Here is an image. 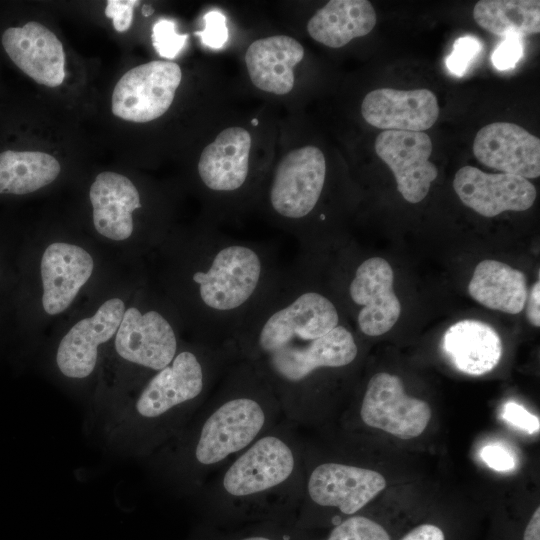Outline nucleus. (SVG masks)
<instances>
[{"mask_svg": "<svg viewBox=\"0 0 540 540\" xmlns=\"http://www.w3.org/2000/svg\"><path fill=\"white\" fill-rule=\"evenodd\" d=\"M303 263L281 269L230 343L298 427L316 417L323 374L352 366L359 355L335 301L309 280Z\"/></svg>", "mask_w": 540, "mask_h": 540, "instance_id": "nucleus-1", "label": "nucleus"}, {"mask_svg": "<svg viewBox=\"0 0 540 540\" xmlns=\"http://www.w3.org/2000/svg\"><path fill=\"white\" fill-rule=\"evenodd\" d=\"M176 253L171 289L196 341L213 345H230L282 269L269 245L214 231L179 244Z\"/></svg>", "mask_w": 540, "mask_h": 540, "instance_id": "nucleus-2", "label": "nucleus"}, {"mask_svg": "<svg viewBox=\"0 0 540 540\" xmlns=\"http://www.w3.org/2000/svg\"><path fill=\"white\" fill-rule=\"evenodd\" d=\"M266 382L236 360L207 400L174 436L167 471L184 490L197 494L206 481L283 419Z\"/></svg>", "mask_w": 540, "mask_h": 540, "instance_id": "nucleus-3", "label": "nucleus"}, {"mask_svg": "<svg viewBox=\"0 0 540 540\" xmlns=\"http://www.w3.org/2000/svg\"><path fill=\"white\" fill-rule=\"evenodd\" d=\"M281 419L210 477L196 496L212 514L248 519L294 515L305 483L304 440Z\"/></svg>", "mask_w": 540, "mask_h": 540, "instance_id": "nucleus-4", "label": "nucleus"}, {"mask_svg": "<svg viewBox=\"0 0 540 540\" xmlns=\"http://www.w3.org/2000/svg\"><path fill=\"white\" fill-rule=\"evenodd\" d=\"M237 360L231 345L200 341L179 348L173 360L150 376L134 404L146 441L159 444L174 437L207 400Z\"/></svg>", "mask_w": 540, "mask_h": 540, "instance_id": "nucleus-5", "label": "nucleus"}, {"mask_svg": "<svg viewBox=\"0 0 540 540\" xmlns=\"http://www.w3.org/2000/svg\"><path fill=\"white\" fill-rule=\"evenodd\" d=\"M305 483L301 512L335 509L352 516L386 487L376 470L340 461H314L304 453Z\"/></svg>", "mask_w": 540, "mask_h": 540, "instance_id": "nucleus-6", "label": "nucleus"}, {"mask_svg": "<svg viewBox=\"0 0 540 540\" xmlns=\"http://www.w3.org/2000/svg\"><path fill=\"white\" fill-rule=\"evenodd\" d=\"M326 181V160L315 146L286 154L278 163L268 190L269 206L282 221H305L315 210Z\"/></svg>", "mask_w": 540, "mask_h": 540, "instance_id": "nucleus-7", "label": "nucleus"}, {"mask_svg": "<svg viewBox=\"0 0 540 540\" xmlns=\"http://www.w3.org/2000/svg\"><path fill=\"white\" fill-rule=\"evenodd\" d=\"M181 79V69L172 61L155 60L136 66L115 85L112 112L135 123L157 119L171 106Z\"/></svg>", "mask_w": 540, "mask_h": 540, "instance_id": "nucleus-8", "label": "nucleus"}, {"mask_svg": "<svg viewBox=\"0 0 540 540\" xmlns=\"http://www.w3.org/2000/svg\"><path fill=\"white\" fill-rule=\"evenodd\" d=\"M358 414L367 427L401 439L421 435L432 415L427 402L407 395L402 380L386 372L376 373L369 379Z\"/></svg>", "mask_w": 540, "mask_h": 540, "instance_id": "nucleus-9", "label": "nucleus"}, {"mask_svg": "<svg viewBox=\"0 0 540 540\" xmlns=\"http://www.w3.org/2000/svg\"><path fill=\"white\" fill-rule=\"evenodd\" d=\"M179 348L175 324L162 310H125L115 334V350L123 360L153 375L170 364Z\"/></svg>", "mask_w": 540, "mask_h": 540, "instance_id": "nucleus-10", "label": "nucleus"}, {"mask_svg": "<svg viewBox=\"0 0 540 540\" xmlns=\"http://www.w3.org/2000/svg\"><path fill=\"white\" fill-rule=\"evenodd\" d=\"M393 282L392 267L381 257L367 258L355 268L347 292L351 303L359 307L356 321L364 335L380 336L397 322L401 304Z\"/></svg>", "mask_w": 540, "mask_h": 540, "instance_id": "nucleus-11", "label": "nucleus"}, {"mask_svg": "<svg viewBox=\"0 0 540 540\" xmlns=\"http://www.w3.org/2000/svg\"><path fill=\"white\" fill-rule=\"evenodd\" d=\"M375 151L391 169L397 190L413 204L428 194L438 176L437 167L429 161L432 141L425 132L385 130L375 140Z\"/></svg>", "mask_w": 540, "mask_h": 540, "instance_id": "nucleus-12", "label": "nucleus"}, {"mask_svg": "<svg viewBox=\"0 0 540 540\" xmlns=\"http://www.w3.org/2000/svg\"><path fill=\"white\" fill-rule=\"evenodd\" d=\"M453 188L461 202L484 217L505 211H525L536 199V188L520 176L486 173L473 166H463L456 173Z\"/></svg>", "mask_w": 540, "mask_h": 540, "instance_id": "nucleus-13", "label": "nucleus"}, {"mask_svg": "<svg viewBox=\"0 0 540 540\" xmlns=\"http://www.w3.org/2000/svg\"><path fill=\"white\" fill-rule=\"evenodd\" d=\"M124 312V301L115 297L74 324L57 348L56 363L61 373L72 379L88 377L97 364L99 346L116 334Z\"/></svg>", "mask_w": 540, "mask_h": 540, "instance_id": "nucleus-14", "label": "nucleus"}, {"mask_svg": "<svg viewBox=\"0 0 540 540\" xmlns=\"http://www.w3.org/2000/svg\"><path fill=\"white\" fill-rule=\"evenodd\" d=\"M473 153L483 165L525 179L540 176V140L523 127L494 122L481 128Z\"/></svg>", "mask_w": 540, "mask_h": 540, "instance_id": "nucleus-15", "label": "nucleus"}, {"mask_svg": "<svg viewBox=\"0 0 540 540\" xmlns=\"http://www.w3.org/2000/svg\"><path fill=\"white\" fill-rule=\"evenodd\" d=\"M435 94L428 89L379 88L366 94L361 104L364 120L379 129L423 132L439 116Z\"/></svg>", "mask_w": 540, "mask_h": 540, "instance_id": "nucleus-16", "label": "nucleus"}, {"mask_svg": "<svg viewBox=\"0 0 540 540\" xmlns=\"http://www.w3.org/2000/svg\"><path fill=\"white\" fill-rule=\"evenodd\" d=\"M2 44L14 64L38 84L57 87L65 78V53L57 36L47 27L30 21L10 27Z\"/></svg>", "mask_w": 540, "mask_h": 540, "instance_id": "nucleus-17", "label": "nucleus"}, {"mask_svg": "<svg viewBox=\"0 0 540 540\" xmlns=\"http://www.w3.org/2000/svg\"><path fill=\"white\" fill-rule=\"evenodd\" d=\"M93 258L84 248L65 242L47 246L41 258L42 306L49 315L65 311L92 275Z\"/></svg>", "mask_w": 540, "mask_h": 540, "instance_id": "nucleus-18", "label": "nucleus"}, {"mask_svg": "<svg viewBox=\"0 0 540 540\" xmlns=\"http://www.w3.org/2000/svg\"><path fill=\"white\" fill-rule=\"evenodd\" d=\"M251 141L247 130L229 127L204 148L197 169L208 190L230 194L244 187L249 173Z\"/></svg>", "mask_w": 540, "mask_h": 540, "instance_id": "nucleus-19", "label": "nucleus"}, {"mask_svg": "<svg viewBox=\"0 0 540 540\" xmlns=\"http://www.w3.org/2000/svg\"><path fill=\"white\" fill-rule=\"evenodd\" d=\"M89 196L97 232L115 241L128 239L134 230L132 214L141 207L133 182L116 172H101L92 183Z\"/></svg>", "mask_w": 540, "mask_h": 540, "instance_id": "nucleus-20", "label": "nucleus"}, {"mask_svg": "<svg viewBox=\"0 0 540 540\" xmlns=\"http://www.w3.org/2000/svg\"><path fill=\"white\" fill-rule=\"evenodd\" d=\"M303 57L304 48L297 40L275 35L254 41L246 51L245 62L255 87L284 95L293 89L294 67Z\"/></svg>", "mask_w": 540, "mask_h": 540, "instance_id": "nucleus-21", "label": "nucleus"}, {"mask_svg": "<svg viewBox=\"0 0 540 540\" xmlns=\"http://www.w3.org/2000/svg\"><path fill=\"white\" fill-rule=\"evenodd\" d=\"M442 349L458 371L480 376L498 365L503 346L492 326L479 320L464 319L446 330Z\"/></svg>", "mask_w": 540, "mask_h": 540, "instance_id": "nucleus-22", "label": "nucleus"}, {"mask_svg": "<svg viewBox=\"0 0 540 540\" xmlns=\"http://www.w3.org/2000/svg\"><path fill=\"white\" fill-rule=\"evenodd\" d=\"M376 19V12L367 0H331L310 18L307 31L315 41L340 48L370 33Z\"/></svg>", "mask_w": 540, "mask_h": 540, "instance_id": "nucleus-23", "label": "nucleus"}, {"mask_svg": "<svg viewBox=\"0 0 540 540\" xmlns=\"http://www.w3.org/2000/svg\"><path fill=\"white\" fill-rule=\"evenodd\" d=\"M468 292L489 309L518 314L526 304L527 279L520 270L501 261L487 259L475 267Z\"/></svg>", "mask_w": 540, "mask_h": 540, "instance_id": "nucleus-24", "label": "nucleus"}, {"mask_svg": "<svg viewBox=\"0 0 540 540\" xmlns=\"http://www.w3.org/2000/svg\"><path fill=\"white\" fill-rule=\"evenodd\" d=\"M60 164L52 155L39 151L0 153V194L24 195L52 183Z\"/></svg>", "mask_w": 540, "mask_h": 540, "instance_id": "nucleus-25", "label": "nucleus"}, {"mask_svg": "<svg viewBox=\"0 0 540 540\" xmlns=\"http://www.w3.org/2000/svg\"><path fill=\"white\" fill-rule=\"evenodd\" d=\"M475 22L491 34L526 36L540 32V1L481 0L473 8Z\"/></svg>", "mask_w": 540, "mask_h": 540, "instance_id": "nucleus-26", "label": "nucleus"}, {"mask_svg": "<svg viewBox=\"0 0 540 540\" xmlns=\"http://www.w3.org/2000/svg\"><path fill=\"white\" fill-rule=\"evenodd\" d=\"M326 540H391L387 531L374 520L352 515L336 525Z\"/></svg>", "mask_w": 540, "mask_h": 540, "instance_id": "nucleus-27", "label": "nucleus"}, {"mask_svg": "<svg viewBox=\"0 0 540 540\" xmlns=\"http://www.w3.org/2000/svg\"><path fill=\"white\" fill-rule=\"evenodd\" d=\"M151 39L162 58L174 59L185 46L188 34L177 33L174 21L160 19L153 25Z\"/></svg>", "mask_w": 540, "mask_h": 540, "instance_id": "nucleus-28", "label": "nucleus"}, {"mask_svg": "<svg viewBox=\"0 0 540 540\" xmlns=\"http://www.w3.org/2000/svg\"><path fill=\"white\" fill-rule=\"evenodd\" d=\"M482 48L481 41L474 36L459 37L454 45L451 54L446 59L448 70L456 75L462 76L472 60L479 54Z\"/></svg>", "mask_w": 540, "mask_h": 540, "instance_id": "nucleus-29", "label": "nucleus"}, {"mask_svg": "<svg viewBox=\"0 0 540 540\" xmlns=\"http://www.w3.org/2000/svg\"><path fill=\"white\" fill-rule=\"evenodd\" d=\"M195 35L210 48H222L229 36L225 15L216 10L207 12L204 16V29L196 31Z\"/></svg>", "mask_w": 540, "mask_h": 540, "instance_id": "nucleus-30", "label": "nucleus"}, {"mask_svg": "<svg viewBox=\"0 0 540 540\" xmlns=\"http://www.w3.org/2000/svg\"><path fill=\"white\" fill-rule=\"evenodd\" d=\"M523 55L520 37L507 36L492 54V63L498 70L513 68Z\"/></svg>", "mask_w": 540, "mask_h": 540, "instance_id": "nucleus-31", "label": "nucleus"}, {"mask_svg": "<svg viewBox=\"0 0 540 540\" xmlns=\"http://www.w3.org/2000/svg\"><path fill=\"white\" fill-rule=\"evenodd\" d=\"M502 417L509 424L528 433L539 431V417L528 412L523 406L514 401H509L503 406Z\"/></svg>", "mask_w": 540, "mask_h": 540, "instance_id": "nucleus-32", "label": "nucleus"}, {"mask_svg": "<svg viewBox=\"0 0 540 540\" xmlns=\"http://www.w3.org/2000/svg\"><path fill=\"white\" fill-rule=\"evenodd\" d=\"M137 0H109L105 8V15L113 21L117 32L127 31L133 20L134 7L138 6Z\"/></svg>", "mask_w": 540, "mask_h": 540, "instance_id": "nucleus-33", "label": "nucleus"}, {"mask_svg": "<svg viewBox=\"0 0 540 540\" xmlns=\"http://www.w3.org/2000/svg\"><path fill=\"white\" fill-rule=\"evenodd\" d=\"M480 457L488 467L500 472L512 470L516 464L512 453L499 444L484 446L480 451Z\"/></svg>", "mask_w": 540, "mask_h": 540, "instance_id": "nucleus-34", "label": "nucleus"}, {"mask_svg": "<svg viewBox=\"0 0 540 540\" xmlns=\"http://www.w3.org/2000/svg\"><path fill=\"white\" fill-rule=\"evenodd\" d=\"M401 540H445V536L439 527L422 524L412 529Z\"/></svg>", "mask_w": 540, "mask_h": 540, "instance_id": "nucleus-35", "label": "nucleus"}, {"mask_svg": "<svg viewBox=\"0 0 540 540\" xmlns=\"http://www.w3.org/2000/svg\"><path fill=\"white\" fill-rule=\"evenodd\" d=\"M527 308L526 315L529 322L535 326H540V282H537L532 286L530 293L527 296Z\"/></svg>", "mask_w": 540, "mask_h": 540, "instance_id": "nucleus-36", "label": "nucleus"}, {"mask_svg": "<svg viewBox=\"0 0 540 540\" xmlns=\"http://www.w3.org/2000/svg\"><path fill=\"white\" fill-rule=\"evenodd\" d=\"M523 540H540V508L534 511L524 531Z\"/></svg>", "mask_w": 540, "mask_h": 540, "instance_id": "nucleus-37", "label": "nucleus"}, {"mask_svg": "<svg viewBox=\"0 0 540 540\" xmlns=\"http://www.w3.org/2000/svg\"><path fill=\"white\" fill-rule=\"evenodd\" d=\"M236 540H275L270 534H250L243 537H240Z\"/></svg>", "mask_w": 540, "mask_h": 540, "instance_id": "nucleus-38", "label": "nucleus"}, {"mask_svg": "<svg viewBox=\"0 0 540 540\" xmlns=\"http://www.w3.org/2000/svg\"><path fill=\"white\" fill-rule=\"evenodd\" d=\"M153 12H154L153 8L150 5H144L143 8H142V14L145 17H148V16L152 15Z\"/></svg>", "mask_w": 540, "mask_h": 540, "instance_id": "nucleus-39", "label": "nucleus"}, {"mask_svg": "<svg viewBox=\"0 0 540 540\" xmlns=\"http://www.w3.org/2000/svg\"><path fill=\"white\" fill-rule=\"evenodd\" d=\"M252 124H253V125H258V120H257V119H253V120H252Z\"/></svg>", "mask_w": 540, "mask_h": 540, "instance_id": "nucleus-40", "label": "nucleus"}]
</instances>
